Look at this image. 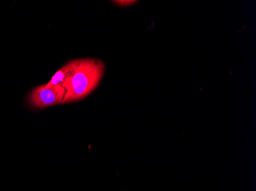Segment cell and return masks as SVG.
<instances>
[{"label": "cell", "instance_id": "cell-3", "mask_svg": "<svg viewBox=\"0 0 256 191\" xmlns=\"http://www.w3.org/2000/svg\"><path fill=\"white\" fill-rule=\"evenodd\" d=\"M70 69H71V64L70 62L67 63L66 65L63 66L56 73L50 83L43 86L44 87H54V86L62 85L67 78Z\"/></svg>", "mask_w": 256, "mask_h": 191}, {"label": "cell", "instance_id": "cell-2", "mask_svg": "<svg viewBox=\"0 0 256 191\" xmlns=\"http://www.w3.org/2000/svg\"><path fill=\"white\" fill-rule=\"evenodd\" d=\"M66 94V90L62 85L51 87L40 86L32 91L30 103L33 108H47L50 106L62 104Z\"/></svg>", "mask_w": 256, "mask_h": 191}, {"label": "cell", "instance_id": "cell-1", "mask_svg": "<svg viewBox=\"0 0 256 191\" xmlns=\"http://www.w3.org/2000/svg\"><path fill=\"white\" fill-rule=\"evenodd\" d=\"M71 69L62 84L66 90L62 104L87 97L99 85L106 71V64L99 59H77L70 61Z\"/></svg>", "mask_w": 256, "mask_h": 191}, {"label": "cell", "instance_id": "cell-4", "mask_svg": "<svg viewBox=\"0 0 256 191\" xmlns=\"http://www.w3.org/2000/svg\"><path fill=\"white\" fill-rule=\"evenodd\" d=\"M112 2L120 7H129L134 5L138 2L134 1V0H122V1L118 0V1H112Z\"/></svg>", "mask_w": 256, "mask_h": 191}]
</instances>
